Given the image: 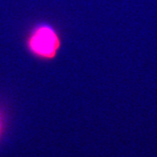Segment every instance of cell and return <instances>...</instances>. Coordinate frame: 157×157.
Segmentation results:
<instances>
[{
  "label": "cell",
  "mask_w": 157,
  "mask_h": 157,
  "mask_svg": "<svg viewBox=\"0 0 157 157\" xmlns=\"http://www.w3.org/2000/svg\"><path fill=\"white\" fill-rule=\"evenodd\" d=\"M61 38L56 29L47 23L34 26L26 38V47L36 58L44 60L55 59L61 48Z\"/></svg>",
  "instance_id": "6da1fadb"
},
{
  "label": "cell",
  "mask_w": 157,
  "mask_h": 157,
  "mask_svg": "<svg viewBox=\"0 0 157 157\" xmlns=\"http://www.w3.org/2000/svg\"><path fill=\"white\" fill-rule=\"evenodd\" d=\"M3 131H4V118L2 115V113L0 111V138L2 136Z\"/></svg>",
  "instance_id": "7a4b0ae2"
}]
</instances>
